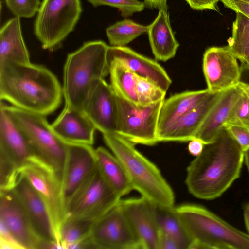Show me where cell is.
I'll list each match as a JSON object with an SVG mask.
<instances>
[{
	"label": "cell",
	"mask_w": 249,
	"mask_h": 249,
	"mask_svg": "<svg viewBox=\"0 0 249 249\" xmlns=\"http://www.w3.org/2000/svg\"><path fill=\"white\" fill-rule=\"evenodd\" d=\"M244 159L241 147L224 127L187 167L189 192L201 199L219 197L239 178Z\"/></svg>",
	"instance_id": "cell-1"
},
{
	"label": "cell",
	"mask_w": 249,
	"mask_h": 249,
	"mask_svg": "<svg viewBox=\"0 0 249 249\" xmlns=\"http://www.w3.org/2000/svg\"><path fill=\"white\" fill-rule=\"evenodd\" d=\"M63 89L46 67L30 62L0 63V98L20 109L44 116L60 105Z\"/></svg>",
	"instance_id": "cell-2"
},
{
	"label": "cell",
	"mask_w": 249,
	"mask_h": 249,
	"mask_svg": "<svg viewBox=\"0 0 249 249\" xmlns=\"http://www.w3.org/2000/svg\"><path fill=\"white\" fill-rule=\"evenodd\" d=\"M104 140L123 165L135 190L152 203L174 206L173 191L160 170L126 139L116 133L103 134Z\"/></svg>",
	"instance_id": "cell-3"
},
{
	"label": "cell",
	"mask_w": 249,
	"mask_h": 249,
	"mask_svg": "<svg viewBox=\"0 0 249 249\" xmlns=\"http://www.w3.org/2000/svg\"><path fill=\"white\" fill-rule=\"evenodd\" d=\"M108 46L101 40L89 41L68 55L62 88L65 105L83 109L94 83L109 74Z\"/></svg>",
	"instance_id": "cell-4"
},
{
	"label": "cell",
	"mask_w": 249,
	"mask_h": 249,
	"mask_svg": "<svg viewBox=\"0 0 249 249\" xmlns=\"http://www.w3.org/2000/svg\"><path fill=\"white\" fill-rule=\"evenodd\" d=\"M176 210L193 240L189 249H249V235L206 209L184 204Z\"/></svg>",
	"instance_id": "cell-5"
},
{
	"label": "cell",
	"mask_w": 249,
	"mask_h": 249,
	"mask_svg": "<svg viewBox=\"0 0 249 249\" xmlns=\"http://www.w3.org/2000/svg\"><path fill=\"white\" fill-rule=\"evenodd\" d=\"M3 104L12 120L27 138L36 157L53 171L62 184L67 144L56 134L45 116Z\"/></svg>",
	"instance_id": "cell-6"
},
{
	"label": "cell",
	"mask_w": 249,
	"mask_h": 249,
	"mask_svg": "<svg viewBox=\"0 0 249 249\" xmlns=\"http://www.w3.org/2000/svg\"><path fill=\"white\" fill-rule=\"evenodd\" d=\"M82 12L80 0H43L34 24L45 49L58 46L74 29Z\"/></svg>",
	"instance_id": "cell-7"
},
{
	"label": "cell",
	"mask_w": 249,
	"mask_h": 249,
	"mask_svg": "<svg viewBox=\"0 0 249 249\" xmlns=\"http://www.w3.org/2000/svg\"><path fill=\"white\" fill-rule=\"evenodd\" d=\"M121 200L96 166L71 196L65 219L83 217L96 221Z\"/></svg>",
	"instance_id": "cell-8"
},
{
	"label": "cell",
	"mask_w": 249,
	"mask_h": 249,
	"mask_svg": "<svg viewBox=\"0 0 249 249\" xmlns=\"http://www.w3.org/2000/svg\"><path fill=\"white\" fill-rule=\"evenodd\" d=\"M116 96L117 122L115 133L134 144L153 145L158 142L159 114L164 100L142 107L124 99L116 93Z\"/></svg>",
	"instance_id": "cell-9"
},
{
	"label": "cell",
	"mask_w": 249,
	"mask_h": 249,
	"mask_svg": "<svg viewBox=\"0 0 249 249\" xmlns=\"http://www.w3.org/2000/svg\"><path fill=\"white\" fill-rule=\"evenodd\" d=\"M90 237L96 249H142L120 201L94 223Z\"/></svg>",
	"instance_id": "cell-10"
},
{
	"label": "cell",
	"mask_w": 249,
	"mask_h": 249,
	"mask_svg": "<svg viewBox=\"0 0 249 249\" xmlns=\"http://www.w3.org/2000/svg\"><path fill=\"white\" fill-rule=\"evenodd\" d=\"M237 59L228 45L206 50L203 71L210 93L221 92L238 84L240 66Z\"/></svg>",
	"instance_id": "cell-11"
},
{
	"label": "cell",
	"mask_w": 249,
	"mask_h": 249,
	"mask_svg": "<svg viewBox=\"0 0 249 249\" xmlns=\"http://www.w3.org/2000/svg\"><path fill=\"white\" fill-rule=\"evenodd\" d=\"M11 190L21 201L32 229L39 240L60 243L45 202L21 173Z\"/></svg>",
	"instance_id": "cell-12"
},
{
	"label": "cell",
	"mask_w": 249,
	"mask_h": 249,
	"mask_svg": "<svg viewBox=\"0 0 249 249\" xmlns=\"http://www.w3.org/2000/svg\"><path fill=\"white\" fill-rule=\"evenodd\" d=\"M20 172L26 177L43 199L58 237L59 228L65 217L61 182L53 171L42 163L27 165L23 167Z\"/></svg>",
	"instance_id": "cell-13"
},
{
	"label": "cell",
	"mask_w": 249,
	"mask_h": 249,
	"mask_svg": "<svg viewBox=\"0 0 249 249\" xmlns=\"http://www.w3.org/2000/svg\"><path fill=\"white\" fill-rule=\"evenodd\" d=\"M83 109L102 134L115 133L117 122L116 93L104 79L93 84Z\"/></svg>",
	"instance_id": "cell-14"
},
{
	"label": "cell",
	"mask_w": 249,
	"mask_h": 249,
	"mask_svg": "<svg viewBox=\"0 0 249 249\" xmlns=\"http://www.w3.org/2000/svg\"><path fill=\"white\" fill-rule=\"evenodd\" d=\"M0 222L23 249H38L41 241L33 230L21 201L12 190L0 191Z\"/></svg>",
	"instance_id": "cell-15"
},
{
	"label": "cell",
	"mask_w": 249,
	"mask_h": 249,
	"mask_svg": "<svg viewBox=\"0 0 249 249\" xmlns=\"http://www.w3.org/2000/svg\"><path fill=\"white\" fill-rule=\"evenodd\" d=\"M67 144V156L61 184L65 211L72 195L97 166L95 149L91 145Z\"/></svg>",
	"instance_id": "cell-16"
},
{
	"label": "cell",
	"mask_w": 249,
	"mask_h": 249,
	"mask_svg": "<svg viewBox=\"0 0 249 249\" xmlns=\"http://www.w3.org/2000/svg\"><path fill=\"white\" fill-rule=\"evenodd\" d=\"M120 203L142 249H159L160 232L154 204L142 196L121 199Z\"/></svg>",
	"instance_id": "cell-17"
},
{
	"label": "cell",
	"mask_w": 249,
	"mask_h": 249,
	"mask_svg": "<svg viewBox=\"0 0 249 249\" xmlns=\"http://www.w3.org/2000/svg\"><path fill=\"white\" fill-rule=\"evenodd\" d=\"M0 152L11 158L20 170L34 163H43L36 156L27 138L12 120L3 103L0 106Z\"/></svg>",
	"instance_id": "cell-18"
},
{
	"label": "cell",
	"mask_w": 249,
	"mask_h": 249,
	"mask_svg": "<svg viewBox=\"0 0 249 249\" xmlns=\"http://www.w3.org/2000/svg\"><path fill=\"white\" fill-rule=\"evenodd\" d=\"M51 125L56 134L66 143L92 145L94 142L96 128L82 109L65 105Z\"/></svg>",
	"instance_id": "cell-19"
},
{
	"label": "cell",
	"mask_w": 249,
	"mask_h": 249,
	"mask_svg": "<svg viewBox=\"0 0 249 249\" xmlns=\"http://www.w3.org/2000/svg\"><path fill=\"white\" fill-rule=\"evenodd\" d=\"M107 58L108 62H121L136 75L153 81L165 91L172 83L165 70L156 61L126 46H108Z\"/></svg>",
	"instance_id": "cell-20"
},
{
	"label": "cell",
	"mask_w": 249,
	"mask_h": 249,
	"mask_svg": "<svg viewBox=\"0 0 249 249\" xmlns=\"http://www.w3.org/2000/svg\"><path fill=\"white\" fill-rule=\"evenodd\" d=\"M221 93H209L196 107L159 135L158 138L159 142H185L195 139L207 114Z\"/></svg>",
	"instance_id": "cell-21"
},
{
	"label": "cell",
	"mask_w": 249,
	"mask_h": 249,
	"mask_svg": "<svg viewBox=\"0 0 249 249\" xmlns=\"http://www.w3.org/2000/svg\"><path fill=\"white\" fill-rule=\"evenodd\" d=\"M242 91L237 85L222 92L200 127L195 139L206 144L212 142L229 120L231 110Z\"/></svg>",
	"instance_id": "cell-22"
},
{
	"label": "cell",
	"mask_w": 249,
	"mask_h": 249,
	"mask_svg": "<svg viewBox=\"0 0 249 249\" xmlns=\"http://www.w3.org/2000/svg\"><path fill=\"white\" fill-rule=\"evenodd\" d=\"M152 53L157 60L165 62L173 58L179 46L172 29L167 6L159 9L147 32Z\"/></svg>",
	"instance_id": "cell-23"
},
{
	"label": "cell",
	"mask_w": 249,
	"mask_h": 249,
	"mask_svg": "<svg viewBox=\"0 0 249 249\" xmlns=\"http://www.w3.org/2000/svg\"><path fill=\"white\" fill-rule=\"evenodd\" d=\"M209 93L207 89L186 91L165 99L159 114L158 138L170 126L200 104Z\"/></svg>",
	"instance_id": "cell-24"
},
{
	"label": "cell",
	"mask_w": 249,
	"mask_h": 249,
	"mask_svg": "<svg viewBox=\"0 0 249 249\" xmlns=\"http://www.w3.org/2000/svg\"><path fill=\"white\" fill-rule=\"evenodd\" d=\"M97 167L101 175L121 197L133 190L127 173L119 160L103 147L95 149Z\"/></svg>",
	"instance_id": "cell-25"
},
{
	"label": "cell",
	"mask_w": 249,
	"mask_h": 249,
	"mask_svg": "<svg viewBox=\"0 0 249 249\" xmlns=\"http://www.w3.org/2000/svg\"><path fill=\"white\" fill-rule=\"evenodd\" d=\"M20 18H13L0 31V63L5 61L30 62L28 51L21 29Z\"/></svg>",
	"instance_id": "cell-26"
},
{
	"label": "cell",
	"mask_w": 249,
	"mask_h": 249,
	"mask_svg": "<svg viewBox=\"0 0 249 249\" xmlns=\"http://www.w3.org/2000/svg\"><path fill=\"white\" fill-rule=\"evenodd\" d=\"M156 220L160 234L176 240L183 249H189L193 240L181 218L173 206H163L154 204Z\"/></svg>",
	"instance_id": "cell-27"
},
{
	"label": "cell",
	"mask_w": 249,
	"mask_h": 249,
	"mask_svg": "<svg viewBox=\"0 0 249 249\" xmlns=\"http://www.w3.org/2000/svg\"><path fill=\"white\" fill-rule=\"evenodd\" d=\"M109 63L110 85L114 92L124 99L138 105L136 94V75L121 62Z\"/></svg>",
	"instance_id": "cell-28"
},
{
	"label": "cell",
	"mask_w": 249,
	"mask_h": 249,
	"mask_svg": "<svg viewBox=\"0 0 249 249\" xmlns=\"http://www.w3.org/2000/svg\"><path fill=\"white\" fill-rule=\"evenodd\" d=\"M228 46L242 63L249 66V18L236 12Z\"/></svg>",
	"instance_id": "cell-29"
},
{
	"label": "cell",
	"mask_w": 249,
	"mask_h": 249,
	"mask_svg": "<svg viewBox=\"0 0 249 249\" xmlns=\"http://www.w3.org/2000/svg\"><path fill=\"white\" fill-rule=\"evenodd\" d=\"M96 221L87 218H66L58 231L59 242L63 249L89 236Z\"/></svg>",
	"instance_id": "cell-30"
},
{
	"label": "cell",
	"mask_w": 249,
	"mask_h": 249,
	"mask_svg": "<svg viewBox=\"0 0 249 249\" xmlns=\"http://www.w3.org/2000/svg\"><path fill=\"white\" fill-rule=\"evenodd\" d=\"M147 30L148 26L125 19L107 27L106 34L111 46H125Z\"/></svg>",
	"instance_id": "cell-31"
},
{
	"label": "cell",
	"mask_w": 249,
	"mask_h": 249,
	"mask_svg": "<svg viewBox=\"0 0 249 249\" xmlns=\"http://www.w3.org/2000/svg\"><path fill=\"white\" fill-rule=\"evenodd\" d=\"M136 75L138 105L146 107L165 100L166 91L153 81Z\"/></svg>",
	"instance_id": "cell-32"
},
{
	"label": "cell",
	"mask_w": 249,
	"mask_h": 249,
	"mask_svg": "<svg viewBox=\"0 0 249 249\" xmlns=\"http://www.w3.org/2000/svg\"><path fill=\"white\" fill-rule=\"evenodd\" d=\"M239 86L242 89V93L233 106L229 120L226 123L238 124L249 129V90Z\"/></svg>",
	"instance_id": "cell-33"
},
{
	"label": "cell",
	"mask_w": 249,
	"mask_h": 249,
	"mask_svg": "<svg viewBox=\"0 0 249 249\" xmlns=\"http://www.w3.org/2000/svg\"><path fill=\"white\" fill-rule=\"evenodd\" d=\"M94 7L108 6L118 9L124 17L142 11L145 6L143 2L138 0H87Z\"/></svg>",
	"instance_id": "cell-34"
},
{
	"label": "cell",
	"mask_w": 249,
	"mask_h": 249,
	"mask_svg": "<svg viewBox=\"0 0 249 249\" xmlns=\"http://www.w3.org/2000/svg\"><path fill=\"white\" fill-rule=\"evenodd\" d=\"M10 11L19 18L33 17L40 6V0H5Z\"/></svg>",
	"instance_id": "cell-35"
},
{
	"label": "cell",
	"mask_w": 249,
	"mask_h": 249,
	"mask_svg": "<svg viewBox=\"0 0 249 249\" xmlns=\"http://www.w3.org/2000/svg\"><path fill=\"white\" fill-rule=\"evenodd\" d=\"M224 127L239 144L243 151L249 149V129L236 124L225 123Z\"/></svg>",
	"instance_id": "cell-36"
},
{
	"label": "cell",
	"mask_w": 249,
	"mask_h": 249,
	"mask_svg": "<svg viewBox=\"0 0 249 249\" xmlns=\"http://www.w3.org/2000/svg\"><path fill=\"white\" fill-rule=\"evenodd\" d=\"M0 246L4 249H23L4 224L0 222Z\"/></svg>",
	"instance_id": "cell-37"
},
{
	"label": "cell",
	"mask_w": 249,
	"mask_h": 249,
	"mask_svg": "<svg viewBox=\"0 0 249 249\" xmlns=\"http://www.w3.org/2000/svg\"><path fill=\"white\" fill-rule=\"evenodd\" d=\"M190 7L196 10H212L218 11L217 4L220 0H185Z\"/></svg>",
	"instance_id": "cell-38"
},
{
	"label": "cell",
	"mask_w": 249,
	"mask_h": 249,
	"mask_svg": "<svg viewBox=\"0 0 249 249\" xmlns=\"http://www.w3.org/2000/svg\"><path fill=\"white\" fill-rule=\"evenodd\" d=\"M227 8L249 18V3L239 0H220Z\"/></svg>",
	"instance_id": "cell-39"
},
{
	"label": "cell",
	"mask_w": 249,
	"mask_h": 249,
	"mask_svg": "<svg viewBox=\"0 0 249 249\" xmlns=\"http://www.w3.org/2000/svg\"><path fill=\"white\" fill-rule=\"evenodd\" d=\"M159 249H183L181 245L173 238L160 234Z\"/></svg>",
	"instance_id": "cell-40"
},
{
	"label": "cell",
	"mask_w": 249,
	"mask_h": 249,
	"mask_svg": "<svg viewBox=\"0 0 249 249\" xmlns=\"http://www.w3.org/2000/svg\"><path fill=\"white\" fill-rule=\"evenodd\" d=\"M204 145L200 140L197 139H194L189 141L188 149L191 155L196 157L202 152Z\"/></svg>",
	"instance_id": "cell-41"
},
{
	"label": "cell",
	"mask_w": 249,
	"mask_h": 249,
	"mask_svg": "<svg viewBox=\"0 0 249 249\" xmlns=\"http://www.w3.org/2000/svg\"><path fill=\"white\" fill-rule=\"evenodd\" d=\"M238 84L249 90V66L242 63Z\"/></svg>",
	"instance_id": "cell-42"
},
{
	"label": "cell",
	"mask_w": 249,
	"mask_h": 249,
	"mask_svg": "<svg viewBox=\"0 0 249 249\" xmlns=\"http://www.w3.org/2000/svg\"><path fill=\"white\" fill-rule=\"evenodd\" d=\"M167 0H144L145 6L151 9H160L167 6Z\"/></svg>",
	"instance_id": "cell-43"
},
{
	"label": "cell",
	"mask_w": 249,
	"mask_h": 249,
	"mask_svg": "<svg viewBox=\"0 0 249 249\" xmlns=\"http://www.w3.org/2000/svg\"><path fill=\"white\" fill-rule=\"evenodd\" d=\"M244 217L246 226L249 235V203L245 206Z\"/></svg>",
	"instance_id": "cell-44"
},
{
	"label": "cell",
	"mask_w": 249,
	"mask_h": 249,
	"mask_svg": "<svg viewBox=\"0 0 249 249\" xmlns=\"http://www.w3.org/2000/svg\"><path fill=\"white\" fill-rule=\"evenodd\" d=\"M244 158L249 174V149L244 151Z\"/></svg>",
	"instance_id": "cell-45"
},
{
	"label": "cell",
	"mask_w": 249,
	"mask_h": 249,
	"mask_svg": "<svg viewBox=\"0 0 249 249\" xmlns=\"http://www.w3.org/2000/svg\"><path fill=\"white\" fill-rule=\"evenodd\" d=\"M249 3V0H239Z\"/></svg>",
	"instance_id": "cell-46"
}]
</instances>
